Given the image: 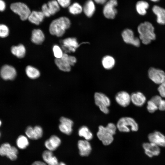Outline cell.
Masks as SVG:
<instances>
[{
    "mask_svg": "<svg viewBox=\"0 0 165 165\" xmlns=\"http://www.w3.org/2000/svg\"><path fill=\"white\" fill-rule=\"evenodd\" d=\"M61 143L60 138L56 135H53L45 141L44 145L47 150L53 152L58 148Z\"/></svg>",
    "mask_w": 165,
    "mask_h": 165,
    "instance_id": "18",
    "label": "cell"
},
{
    "mask_svg": "<svg viewBox=\"0 0 165 165\" xmlns=\"http://www.w3.org/2000/svg\"></svg>",
    "mask_w": 165,
    "mask_h": 165,
    "instance_id": "51",
    "label": "cell"
},
{
    "mask_svg": "<svg viewBox=\"0 0 165 165\" xmlns=\"http://www.w3.org/2000/svg\"><path fill=\"white\" fill-rule=\"evenodd\" d=\"M2 123L1 121L0 120V127L2 125Z\"/></svg>",
    "mask_w": 165,
    "mask_h": 165,
    "instance_id": "49",
    "label": "cell"
},
{
    "mask_svg": "<svg viewBox=\"0 0 165 165\" xmlns=\"http://www.w3.org/2000/svg\"><path fill=\"white\" fill-rule=\"evenodd\" d=\"M62 47L67 52H74L79 46L77 39L75 38H68L63 40Z\"/></svg>",
    "mask_w": 165,
    "mask_h": 165,
    "instance_id": "17",
    "label": "cell"
},
{
    "mask_svg": "<svg viewBox=\"0 0 165 165\" xmlns=\"http://www.w3.org/2000/svg\"><path fill=\"white\" fill-rule=\"evenodd\" d=\"M0 136H1V133H0Z\"/></svg>",
    "mask_w": 165,
    "mask_h": 165,
    "instance_id": "50",
    "label": "cell"
},
{
    "mask_svg": "<svg viewBox=\"0 0 165 165\" xmlns=\"http://www.w3.org/2000/svg\"><path fill=\"white\" fill-rule=\"evenodd\" d=\"M10 9L13 12L18 15L21 20L23 21L28 19L31 12L29 8L26 4L20 2L11 4Z\"/></svg>",
    "mask_w": 165,
    "mask_h": 165,
    "instance_id": "5",
    "label": "cell"
},
{
    "mask_svg": "<svg viewBox=\"0 0 165 165\" xmlns=\"http://www.w3.org/2000/svg\"><path fill=\"white\" fill-rule=\"evenodd\" d=\"M42 12L46 17L53 15L60 10V6L56 0H51L47 3H44L42 6Z\"/></svg>",
    "mask_w": 165,
    "mask_h": 165,
    "instance_id": "9",
    "label": "cell"
},
{
    "mask_svg": "<svg viewBox=\"0 0 165 165\" xmlns=\"http://www.w3.org/2000/svg\"><path fill=\"white\" fill-rule=\"evenodd\" d=\"M18 150L15 146L8 143L2 144L0 146V155L6 156L10 160L14 161L17 158Z\"/></svg>",
    "mask_w": 165,
    "mask_h": 165,
    "instance_id": "7",
    "label": "cell"
},
{
    "mask_svg": "<svg viewBox=\"0 0 165 165\" xmlns=\"http://www.w3.org/2000/svg\"><path fill=\"white\" fill-rule=\"evenodd\" d=\"M115 62L114 58L110 56H105L103 58L102 61L103 67L107 69H112L114 67Z\"/></svg>",
    "mask_w": 165,
    "mask_h": 165,
    "instance_id": "32",
    "label": "cell"
},
{
    "mask_svg": "<svg viewBox=\"0 0 165 165\" xmlns=\"http://www.w3.org/2000/svg\"><path fill=\"white\" fill-rule=\"evenodd\" d=\"M60 6L63 8L68 7L71 5V0H57Z\"/></svg>",
    "mask_w": 165,
    "mask_h": 165,
    "instance_id": "40",
    "label": "cell"
},
{
    "mask_svg": "<svg viewBox=\"0 0 165 165\" xmlns=\"http://www.w3.org/2000/svg\"><path fill=\"white\" fill-rule=\"evenodd\" d=\"M131 101L135 105L141 107L145 103L146 98L141 92H138L132 93L130 95Z\"/></svg>",
    "mask_w": 165,
    "mask_h": 165,
    "instance_id": "24",
    "label": "cell"
},
{
    "mask_svg": "<svg viewBox=\"0 0 165 165\" xmlns=\"http://www.w3.org/2000/svg\"><path fill=\"white\" fill-rule=\"evenodd\" d=\"M158 90L160 96L165 97V81L160 84Z\"/></svg>",
    "mask_w": 165,
    "mask_h": 165,
    "instance_id": "39",
    "label": "cell"
},
{
    "mask_svg": "<svg viewBox=\"0 0 165 165\" xmlns=\"http://www.w3.org/2000/svg\"><path fill=\"white\" fill-rule=\"evenodd\" d=\"M58 165H67L66 164L63 162H59Z\"/></svg>",
    "mask_w": 165,
    "mask_h": 165,
    "instance_id": "47",
    "label": "cell"
},
{
    "mask_svg": "<svg viewBox=\"0 0 165 165\" xmlns=\"http://www.w3.org/2000/svg\"><path fill=\"white\" fill-rule=\"evenodd\" d=\"M138 31L139 34V39L144 44H148L156 39L154 27L149 22L145 21L140 24L138 27Z\"/></svg>",
    "mask_w": 165,
    "mask_h": 165,
    "instance_id": "2",
    "label": "cell"
},
{
    "mask_svg": "<svg viewBox=\"0 0 165 165\" xmlns=\"http://www.w3.org/2000/svg\"><path fill=\"white\" fill-rule=\"evenodd\" d=\"M17 75L15 68L13 66L5 64L3 65L0 70V76L5 80H13L15 79Z\"/></svg>",
    "mask_w": 165,
    "mask_h": 165,
    "instance_id": "11",
    "label": "cell"
},
{
    "mask_svg": "<svg viewBox=\"0 0 165 165\" xmlns=\"http://www.w3.org/2000/svg\"><path fill=\"white\" fill-rule=\"evenodd\" d=\"M60 124L59 128L61 132L68 135L71 134L72 131L73 123L71 119L62 117L60 119Z\"/></svg>",
    "mask_w": 165,
    "mask_h": 165,
    "instance_id": "13",
    "label": "cell"
},
{
    "mask_svg": "<svg viewBox=\"0 0 165 165\" xmlns=\"http://www.w3.org/2000/svg\"><path fill=\"white\" fill-rule=\"evenodd\" d=\"M71 24L70 20L65 16H62L53 20L49 27L51 34L58 37L62 36L66 30L69 28Z\"/></svg>",
    "mask_w": 165,
    "mask_h": 165,
    "instance_id": "1",
    "label": "cell"
},
{
    "mask_svg": "<svg viewBox=\"0 0 165 165\" xmlns=\"http://www.w3.org/2000/svg\"><path fill=\"white\" fill-rule=\"evenodd\" d=\"M115 99L119 105L124 107L128 106L131 101L130 95L125 91L118 93L115 96Z\"/></svg>",
    "mask_w": 165,
    "mask_h": 165,
    "instance_id": "15",
    "label": "cell"
},
{
    "mask_svg": "<svg viewBox=\"0 0 165 165\" xmlns=\"http://www.w3.org/2000/svg\"><path fill=\"white\" fill-rule=\"evenodd\" d=\"M150 0L153 2H157L159 1V0Z\"/></svg>",
    "mask_w": 165,
    "mask_h": 165,
    "instance_id": "48",
    "label": "cell"
},
{
    "mask_svg": "<svg viewBox=\"0 0 165 165\" xmlns=\"http://www.w3.org/2000/svg\"><path fill=\"white\" fill-rule=\"evenodd\" d=\"M147 108L148 111L150 113H152L158 109V106L151 100L147 102Z\"/></svg>",
    "mask_w": 165,
    "mask_h": 165,
    "instance_id": "37",
    "label": "cell"
},
{
    "mask_svg": "<svg viewBox=\"0 0 165 165\" xmlns=\"http://www.w3.org/2000/svg\"><path fill=\"white\" fill-rule=\"evenodd\" d=\"M149 6V4L147 2L141 0L137 2L135 7L137 12L139 15H144L146 13V10Z\"/></svg>",
    "mask_w": 165,
    "mask_h": 165,
    "instance_id": "28",
    "label": "cell"
},
{
    "mask_svg": "<svg viewBox=\"0 0 165 165\" xmlns=\"http://www.w3.org/2000/svg\"><path fill=\"white\" fill-rule=\"evenodd\" d=\"M153 13L157 16V22L161 24H165V9L156 5L152 8Z\"/></svg>",
    "mask_w": 165,
    "mask_h": 165,
    "instance_id": "25",
    "label": "cell"
},
{
    "mask_svg": "<svg viewBox=\"0 0 165 165\" xmlns=\"http://www.w3.org/2000/svg\"><path fill=\"white\" fill-rule=\"evenodd\" d=\"M148 139L150 142L157 145L165 147V136L159 131H155L149 134Z\"/></svg>",
    "mask_w": 165,
    "mask_h": 165,
    "instance_id": "16",
    "label": "cell"
},
{
    "mask_svg": "<svg viewBox=\"0 0 165 165\" xmlns=\"http://www.w3.org/2000/svg\"><path fill=\"white\" fill-rule=\"evenodd\" d=\"M16 143L18 148L21 149L26 148L29 144L28 138L23 135H20L18 137Z\"/></svg>",
    "mask_w": 165,
    "mask_h": 165,
    "instance_id": "30",
    "label": "cell"
},
{
    "mask_svg": "<svg viewBox=\"0 0 165 165\" xmlns=\"http://www.w3.org/2000/svg\"><path fill=\"white\" fill-rule=\"evenodd\" d=\"M9 30L8 27L4 24H0V37L5 38L9 35Z\"/></svg>",
    "mask_w": 165,
    "mask_h": 165,
    "instance_id": "34",
    "label": "cell"
},
{
    "mask_svg": "<svg viewBox=\"0 0 165 165\" xmlns=\"http://www.w3.org/2000/svg\"><path fill=\"white\" fill-rule=\"evenodd\" d=\"M68 56L66 53H64L61 57L56 58L55 63L61 70L64 72H69L71 69L70 65L68 61Z\"/></svg>",
    "mask_w": 165,
    "mask_h": 165,
    "instance_id": "14",
    "label": "cell"
},
{
    "mask_svg": "<svg viewBox=\"0 0 165 165\" xmlns=\"http://www.w3.org/2000/svg\"><path fill=\"white\" fill-rule=\"evenodd\" d=\"M53 51L54 56L56 58H61L64 53L61 48L57 45H55L53 46Z\"/></svg>",
    "mask_w": 165,
    "mask_h": 165,
    "instance_id": "36",
    "label": "cell"
},
{
    "mask_svg": "<svg viewBox=\"0 0 165 165\" xmlns=\"http://www.w3.org/2000/svg\"><path fill=\"white\" fill-rule=\"evenodd\" d=\"M6 8V4L3 0H0V12L4 11Z\"/></svg>",
    "mask_w": 165,
    "mask_h": 165,
    "instance_id": "44",
    "label": "cell"
},
{
    "mask_svg": "<svg viewBox=\"0 0 165 165\" xmlns=\"http://www.w3.org/2000/svg\"><path fill=\"white\" fill-rule=\"evenodd\" d=\"M42 158L43 161L47 165H58L59 163L57 158L54 155L53 152L48 150L43 152Z\"/></svg>",
    "mask_w": 165,
    "mask_h": 165,
    "instance_id": "20",
    "label": "cell"
},
{
    "mask_svg": "<svg viewBox=\"0 0 165 165\" xmlns=\"http://www.w3.org/2000/svg\"><path fill=\"white\" fill-rule=\"evenodd\" d=\"M33 133L34 140H38L42 137L43 130L40 126H36L33 127Z\"/></svg>",
    "mask_w": 165,
    "mask_h": 165,
    "instance_id": "35",
    "label": "cell"
},
{
    "mask_svg": "<svg viewBox=\"0 0 165 165\" xmlns=\"http://www.w3.org/2000/svg\"><path fill=\"white\" fill-rule=\"evenodd\" d=\"M68 61L71 66H73L76 62V58L73 56H68Z\"/></svg>",
    "mask_w": 165,
    "mask_h": 165,
    "instance_id": "42",
    "label": "cell"
},
{
    "mask_svg": "<svg viewBox=\"0 0 165 165\" xmlns=\"http://www.w3.org/2000/svg\"><path fill=\"white\" fill-rule=\"evenodd\" d=\"M162 100L161 96L156 95L153 97L150 100L154 103L158 107L159 105Z\"/></svg>",
    "mask_w": 165,
    "mask_h": 165,
    "instance_id": "41",
    "label": "cell"
},
{
    "mask_svg": "<svg viewBox=\"0 0 165 165\" xmlns=\"http://www.w3.org/2000/svg\"><path fill=\"white\" fill-rule=\"evenodd\" d=\"M116 127L120 132H128L131 130L132 131H137L138 125L134 119L128 117H123L118 121Z\"/></svg>",
    "mask_w": 165,
    "mask_h": 165,
    "instance_id": "4",
    "label": "cell"
},
{
    "mask_svg": "<svg viewBox=\"0 0 165 165\" xmlns=\"http://www.w3.org/2000/svg\"><path fill=\"white\" fill-rule=\"evenodd\" d=\"M45 39L44 35L40 29H34L32 32L31 41L36 44H41Z\"/></svg>",
    "mask_w": 165,
    "mask_h": 165,
    "instance_id": "26",
    "label": "cell"
},
{
    "mask_svg": "<svg viewBox=\"0 0 165 165\" xmlns=\"http://www.w3.org/2000/svg\"><path fill=\"white\" fill-rule=\"evenodd\" d=\"M149 78L153 82L160 84L165 81V73L163 70L151 67L148 71Z\"/></svg>",
    "mask_w": 165,
    "mask_h": 165,
    "instance_id": "10",
    "label": "cell"
},
{
    "mask_svg": "<svg viewBox=\"0 0 165 165\" xmlns=\"http://www.w3.org/2000/svg\"><path fill=\"white\" fill-rule=\"evenodd\" d=\"M143 147L145 153L149 157L157 156L160 153V150L159 146L152 143H144Z\"/></svg>",
    "mask_w": 165,
    "mask_h": 165,
    "instance_id": "19",
    "label": "cell"
},
{
    "mask_svg": "<svg viewBox=\"0 0 165 165\" xmlns=\"http://www.w3.org/2000/svg\"><path fill=\"white\" fill-rule=\"evenodd\" d=\"M33 130V127L31 126H29L26 129L25 133L26 136L28 138L34 140Z\"/></svg>",
    "mask_w": 165,
    "mask_h": 165,
    "instance_id": "38",
    "label": "cell"
},
{
    "mask_svg": "<svg viewBox=\"0 0 165 165\" xmlns=\"http://www.w3.org/2000/svg\"><path fill=\"white\" fill-rule=\"evenodd\" d=\"M94 99L96 105L100 110L105 114H108L109 112L108 107L111 104L109 97L102 93L96 92L94 95Z\"/></svg>",
    "mask_w": 165,
    "mask_h": 165,
    "instance_id": "6",
    "label": "cell"
},
{
    "mask_svg": "<svg viewBox=\"0 0 165 165\" xmlns=\"http://www.w3.org/2000/svg\"><path fill=\"white\" fill-rule=\"evenodd\" d=\"M68 8L70 13L74 15L79 14L83 11V7L77 2L70 5Z\"/></svg>",
    "mask_w": 165,
    "mask_h": 165,
    "instance_id": "33",
    "label": "cell"
},
{
    "mask_svg": "<svg viewBox=\"0 0 165 165\" xmlns=\"http://www.w3.org/2000/svg\"><path fill=\"white\" fill-rule=\"evenodd\" d=\"M117 128L116 126L112 123H108L106 127L100 126L97 133V137L104 145H109L113 140V135L115 134Z\"/></svg>",
    "mask_w": 165,
    "mask_h": 165,
    "instance_id": "3",
    "label": "cell"
},
{
    "mask_svg": "<svg viewBox=\"0 0 165 165\" xmlns=\"http://www.w3.org/2000/svg\"><path fill=\"white\" fill-rule=\"evenodd\" d=\"M158 109L160 111L165 110V100H162L158 106Z\"/></svg>",
    "mask_w": 165,
    "mask_h": 165,
    "instance_id": "43",
    "label": "cell"
},
{
    "mask_svg": "<svg viewBox=\"0 0 165 165\" xmlns=\"http://www.w3.org/2000/svg\"><path fill=\"white\" fill-rule=\"evenodd\" d=\"M94 2L98 4L104 5L108 0H94Z\"/></svg>",
    "mask_w": 165,
    "mask_h": 165,
    "instance_id": "46",
    "label": "cell"
},
{
    "mask_svg": "<svg viewBox=\"0 0 165 165\" xmlns=\"http://www.w3.org/2000/svg\"><path fill=\"white\" fill-rule=\"evenodd\" d=\"M45 17L42 11H33L31 12L28 19L31 23L38 25L43 21Z\"/></svg>",
    "mask_w": 165,
    "mask_h": 165,
    "instance_id": "22",
    "label": "cell"
},
{
    "mask_svg": "<svg viewBox=\"0 0 165 165\" xmlns=\"http://www.w3.org/2000/svg\"><path fill=\"white\" fill-rule=\"evenodd\" d=\"M31 165H47L44 162L37 160L34 162Z\"/></svg>",
    "mask_w": 165,
    "mask_h": 165,
    "instance_id": "45",
    "label": "cell"
},
{
    "mask_svg": "<svg viewBox=\"0 0 165 165\" xmlns=\"http://www.w3.org/2000/svg\"><path fill=\"white\" fill-rule=\"evenodd\" d=\"M26 73L28 76L32 79L38 78L40 75L38 70L31 66H27L25 69Z\"/></svg>",
    "mask_w": 165,
    "mask_h": 165,
    "instance_id": "31",
    "label": "cell"
},
{
    "mask_svg": "<svg viewBox=\"0 0 165 165\" xmlns=\"http://www.w3.org/2000/svg\"><path fill=\"white\" fill-rule=\"evenodd\" d=\"M122 36L124 41L126 43L132 44L135 46L140 45V39L135 37L133 31L131 29H126L122 32Z\"/></svg>",
    "mask_w": 165,
    "mask_h": 165,
    "instance_id": "12",
    "label": "cell"
},
{
    "mask_svg": "<svg viewBox=\"0 0 165 165\" xmlns=\"http://www.w3.org/2000/svg\"><path fill=\"white\" fill-rule=\"evenodd\" d=\"M118 4L117 0H109L104 4L103 13L106 18L112 19L115 18L117 13L116 7Z\"/></svg>",
    "mask_w": 165,
    "mask_h": 165,
    "instance_id": "8",
    "label": "cell"
},
{
    "mask_svg": "<svg viewBox=\"0 0 165 165\" xmlns=\"http://www.w3.org/2000/svg\"><path fill=\"white\" fill-rule=\"evenodd\" d=\"M26 49L24 46L22 44L17 46H12L11 49L12 54L20 58H23L26 53Z\"/></svg>",
    "mask_w": 165,
    "mask_h": 165,
    "instance_id": "27",
    "label": "cell"
},
{
    "mask_svg": "<svg viewBox=\"0 0 165 165\" xmlns=\"http://www.w3.org/2000/svg\"><path fill=\"white\" fill-rule=\"evenodd\" d=\"M78 134L79 136L84 138L85 140L88 141L91 140L93 137L92 133L86 126H83L79 128Z\"/></svg>",
    "mask_w": 165,
    "mask_h": 165,
    "instance_id": "29",
    "label": "cell"
},
{
    "mask_svg": "<svg viewBox=\"0 0 165 165\" xmlns=\"http://www.w3.org/2000/svg\"><path fill=\"white\" fill-rule=\"evenodd\" d=\"M78 147L80 155L83 156L89 155L91 150L90 144L86 140H79L78 142Z\"/></svg>",
    "mask_w": 165,
    "mask_h": 165,
    "instance_id": "21",
    "label": "cell"
},
{
    "mask_svg": "<svg viewBox=\"0 0 165 165\" xmlns=\"http://www.w3.org/2000/svg\"><path fill=\"white\" fill-rule=\"evenodd\" d=\"M96 10V6L93 0H87L83 6V11L86 16L88 17H92Z\"/></svg>",
    "mask_w": 165,
    "mask_h": 165,
    "instance_id": "23",
    "label": "cell"
}]
</instances>
